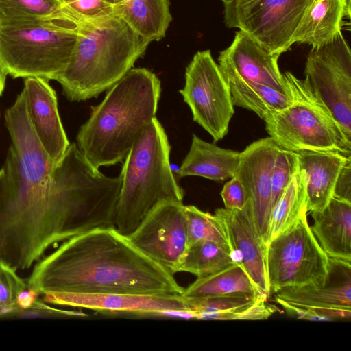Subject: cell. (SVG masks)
Instances as JSON below:
<instances>
[{"mask_svg":"<svg viewBox=\"0 0 351 351\" xmlns=\"http://www.w3.org/2000/svg\"><path fill=\"white\" fill-rule=\"evenodd\" d=\"M189 106L193 119L214 142L228 132L234 113L228 85L210 51H197L185 71V84L179 90Z\"/></svg>","mask_w":351,"mask_h":351,"instance_id":"cell-10","label":"cell"},{"mask_svg":"<svg viewBox=\"0 0 351 351\" xmlns=\"http://www.w3.org/2000/svg\"><path fill=\"white\" fill-rule=\"evenodd\" d=\"M233 264L236 263L229 248L214 242L199 241L189 245L180 272H188L200 278Z\"/></svg>","mask_w":351,"mask_h":351,"instance_id":"cell-28","label":"cell"},{"mask_svg":"<svg viewBox=\"0 0 351 351\" xmlns=\"http://www.w3.org/2000/svg\"><path fill=\"white\" fill-rule=\"evenodd\" d=\"M274 296L303 307L351 310V261L328 257L327 274L322 285L287 287Z\"/></svg>","mask_w":351,"mask_h":351,"instance_id":"cell-19","label":"cell"},{"mask_svg":"<svg viewBox=\"0 0 351 351\" xmlns=\"http://www.w3.org/2000/svg\"><path fill=\"white\" fill-rule=\"evenodd\" d=\"M259 296L261 295L239 293L197 298L184 297L191 311L195 314L196 319L199 314L227 311L251 304Z\"/></svg>","mask_w":351,"mask_h":351,"instance_id":"cell-32","label":"cell"},{"mask_svg":"<svg viewBox=\"0 0 351 351\" xmlns=\"http://www.w3.org/2000/svg\"><path fill=\"white\" fill-rule=\"evenodd\" d=\"M221 196L227 209L241 210L247 202L244 189L235 176L224 184Z\"/></svg>","mask_w":351,"mask_h":351,"instance_id":"cell-36","label":"cell"},{"mask_svg":"<svg viewBox=\"0 0 351 351\" xmlns=\"http://www.w3.org/2000/svg\"><path fill=\"white\" fill-rule=\"evenodd\" d=\"M296 153L305 178L307 212L322 210L332 197L341 169L351 156L330 152Z\"/></svg>","mask_w":351,"mask_h":351,"instance_id":"cell-20","label":"cell"},{"mask_svg":"<svg viewBox=\"0 0 351 351\" xmlns=\"http://www.w3.org/2000/svg\"><path fill=\"white\" fill-rule=\"evenodd\" d=\"M226 81L233 105L254 112L263 120L285 110L292 103L291 95H285L265 85L247 84L235 80Z\"/></svg>","mask_w":351,"mask_h":351,"instance_id":"cell-26","label":"cell"},{"mask_svg":"<svg viewBox=\"0 0 351 351\" xmlns=\"http://www.w3.org/2000/svg\"><path fill=\"white\" fill-rule=\"evenodd\" d=\"M332 197L351 203V160L341 169Z\"/></svg>","mask_w":351,"mask_h":351,"instance_id":"cell-37","label":"cell"},{"mask_svg":"<svg viewBox=\"0 0 351 351\" xmlns=\"http://www.w3.org/2000/svg\"><path fill=\"white\" fill-rule=\"evenodd\" d=\"M280 56L239 29L230 45L219 53L218 65L226 80L263 84L291 95L278 67Z\"/></svg>","mask_w":351,"mask_h":351,"instance_id":"cell-16","label":"cell"},{"mask_svg":"<svg viewBox=\"0 0 351 351\" xmlns=\"http://www.w3.org/2000/svg\"><path fill=\"white\" fill-rule=\"evenodd\" d=\"M78 28L62 7L41 19L0 21V66L13 78L55 80L69 63Z\"/></svg>","mask_w":351,"mask_h":351,"instance_id":"cell-7","label":"cell"},{"mask_svg":"<svg viewBox=\"0 0 351 351\" xmlns=\"http://www.w3.org/2000/svg\"><path fill=\"white\" fill-rule=\"evenodd\" d=\"M63 3L64 2H67V1H73V0H61Z\"/></svg>","mask_w":351,"mask_h":351,"instance_id":"cell-42","label":"cell"},{"mask_svg":"<svg viewBox=\"0 0 351 351\" xmlns=\"http://www.w3.org/2000/svg\"><path fill=\"white\" fill-rule=\"evenodd\" d=\"M311 213V231L328 257L351 261V203L332 197L322 210Z\"/></svg>","mask_w":351,"mask_h":351,"instance_id":"cell-22","label":"cell"},{"mask_svg":"<svg viewBox=\"0 0 351 351\" xmlns=\"http://www.w3.org/2000/svg\"><path fill=\"white\" fill-rule=\"evenodd\" d=\"M282 74L292 103L263 119L269 136L280 148L295 152H330L351 156V140L304 80L289 71Z\"/></svg>","mask_w":351,"mask_h":351,"instance_id":"cell-8","label":"cell"},{"mask_svg":"<svg viewBox=\"0 0 351 351\" xmlns=\"http://www.w3.org/2000/svg\"><path fill=\"white\" fill-rule=\"evenodd\" d=\"M307 211L266 245L265 265L270 293L287 287L320 286L325 280L328 257L307 220Z\"/></svg>","mask_w":351,"mask_h":351,"instance_id":"cell-9","label":"cell"},{"mask_svg":"<svg viewBox=\"0 0 351 351\" xmlns=\"http://www.w3.org/2000/svg\"><path fill=\"white\" fill-rule=\"evenodd\" d=\"M9 264L0 261V317H10L18 310V300L27 289V282Z\"/></svg>","mask_w":351,"mask_h":351,"instance_id":"cell-31","label":"cell"},{"mask_svg":"<svg viewBox=\"0 0 351 351\" xmlns=\"http://www.w3.org/2000/svg\"><path fill=\"white\" fill-rule=\"evenodd\" d=\"M12 138L0 188V261L18 270L30 269L60 243L49 205L55 162L31 125L23 92L6 110Z\"/></svg>","mask_w":351,"mask_h":351,"instance_id":"cell-2","label":"cell"},{"mask_svg":"<svg viewBox=\"0 0 351 351\" xmlns=\"http://www.w3.org/2000/svg\"><path fill=\"white\" fill-rule=\"evenodd\" d=\"M258 0H226L223 2L224 14L233 12L240 8L250 5Z\"/></svg>","mask_w":351,"mask_h":351,"instance_id":"cell-39","label":"cell"},{"mask_svg":"<svg viewBox=\"0 0 351 351\" xmlns=\"http://www.w3.org/2000/svg\"><path fill=\"white\" fill-rule=\"evenodd\" d=\"M267 298L259 296L254 302L239 308L219 313L199 314L196 319L204 320H263L276 311L274 305L267 303Z\"/></svg>","mask_w":351,"mask_h":351,"instance_id":"cell-34","label":"cell"},{"mask_svg":"<svg viewBox=\"0 0 351 351\" xmlns=\"http://www.w3.org/2000/svg\"><path fill=\"white\" fill-rule=\"evenodd\" d=\"M117 14L137 33L152 41L166 34L172 16L169 0H114Z\"/></svg>","mask_w":351,"mask_h":351,"instance_id":"cell-24","label":"cell"},{"mask_svg":"<svg viewBox=\"0 0 351 351\" xmlns=\"http://www.w3.org/2000/svg\"><path fill=\"white\" fill-rule=\"evenodd\" d=\"M279 148L270 136L253 142L240 152L234 175L244 189L257 233L265 246L271 213V171Z\"/></svg>","mask_w":351,"mask_h":351,"instance_id":"cell-15","label":"cell"},{"mask_svg":"<svg viewBox=\"0 0 351 351\" xmlns=\"http://www.w3.org/2000/svg\"><path fill=\"white\" fill-rule=\"evenodd\" d=\"M185 212L189 245L199 241H210L231 250L224 225L217 215L204 212L192 205L185 206Z\"/></svg>","mask_w":351,"mask_h":351,"instance_id":"cell-29","label":"cell"},{"mask_svg":"<svg viewBox=\"0 0 351 351\" xmlns=\"http://www.w3.org/2000/svg\"><path fill=\"white\" fill-rule=\"evenodd\" d=\"M298 169L297 153L280 147L271 171V212Z\"/></svg>","mask_w":351,"mask_h":351,"instance_id":"cell-33","label":"cell"},{"mask_svg":"<svg viewBox=\"0 0 351 351\" xmlns=\"http://www.w3.org/2000/svg\"><path fill=\"white\" fill-rule=\"evenodd\" d=\"M27 285L38 295H182L184 289L116 227L95 228L63 241L34 264Z\"/></svg>","mask_w":351,"mask_h":351,"instance_id":"cell-1","label":"cell"},{"mask_svg":"<svg viewBox=\"0 0 351 351\" xmlns=\"http://www.w3.org/2000/svg\"><path fill=\"white\" fill-rule=\"evenodd\" d=\"M128 237L140 251L170 273L180 272L189 245L185 206L173 200L158 204Z\"/></svg>","mask_w":351,"mask_h":351,"instance_id":"cell-12","label":"cell"},{"mask_svg":"<svg viewBox=\"0 0 351 351\" xmlns=\"http://www.w3.org/2000/svg\"><path fill=\"white\" fill-rule=\"evenodd\" d=\"M239 293L263 295L243 267L233 264L214 274L197 278L184 288L182 295L197 298Z\"/></svg>","mask_w":351,"mask_h":351,"instance_id":"cell-25","label":"cell"},{"mask_svg":"<svg viewBox=\"0 0 351 351\" xmlns=\"http://www.w3.org/2000/svg\"><path fill=\"white\" fill-rule=\"evenodd\" d=\"M62 8L77 21L117 15L114 4L104 0H73L62 3Z\"/></svg>","mask_w":351,"mask_h":351,"instance_id":"cell-35","label":"cell"},{"mask_svg":"<svg viewBox=\"0 0 351 351\" xmlns=\"http://www.w3.org/2000/svg\"><path fill=\"white\" fill-rule=\"evenodd\" d=\"M215 215L224 225L234 263L241 265L261 293L269 298L266 246L257 233L250 204L246 202L241 210L218 208Z\"/></svg>","mask_w":351,"mask_h":351,"instance_id":"cell-17","label":"cell"},{"mask_svg":"<svg viewBox=\"0 0 351 351\" xmlns=\"http://www.w3.org/2000/svg\"><path fill=\"white\" fill-rule=\"evenodd\" d=\"M6 76L7 74L0 66V96L2 95V93L4 90Z\"/></svg>","mask_w":351,"mask_h":351,"instance_id":"cell-40","label":"cell"},{"mask_svg":"<svg viewBox=\"0 0 351 351\" xmlns=\"http://www.w3.org/2000/svg\"><path fill=\"white\" fill-rule=\"evenodd\" d=\"M312 0H258L224 14L229 28L247 33L266 49L281 55L293 44V36Z\"/></svg>","mask_w":351,"mask_h":351,"instance_id":"cell-13","label":"cell"},{"mask_svg":"<svg viewBox=\"0 0 351 351\" xmlns=\"http://www.w3.org/2000/svg\"><path fill=\"white\" fill-rule=\"evenodd\" d=\"M104 1L111 3H113V1H114V0H104Z\"/></svg>","mask_w":351,"mask_h":351,"instance_id":"cell-41","label":"cell"},{"mask_svg":"<svg viewBox=\"0 0 351 351\" xmlns=\"http://www.w3.org/2000/svg\"><path fill=\"white\" fill-rule=\"evenodd\" d=\"M221 1H223V2H225L226 0H221Z\"/></svg>","mask_w":351,"mask_h":351,"instance_id":"cell-43","label":"cell"},{"mask_svg":"<svg viewBox=\"0 0 351 351\" xmlns=\"http://www.w3.org/2000/svg\"><path fill=\"white\" fill-rule=\"evenodd\" d=\"M77 22L71 56L55 79L71 101L97 97L108 90L132 68L151 43L118 15Z\"/></svg>","mask_w":351,"mask_h":351,"instance_id":"cell-4","label":"cell"},{"mask_svg":"<svg viewBox=\"0 0 351 351\" xmlns=\"http://www.w3.org/2000/svg\"><path fill=\"white\" fill-rule=\"evenodd\" d=\"M239 160L240 152L219 147L193 134L177 173L180 178L199 176L223 182L234 176Z\"/></svg>","mask_w":351,"mask_h":351,"instance_id":"cell-23","label":"cell"},{"mask_svg":"<svg viewBox=\"0 0 351 351\" xmlns=\"http://www.w3.org/2000/svg\"><path fill=\"white\" fill-rule=\"evenodd\" d=\"M275 299L277 303L282 306L287 313L297 319L308 321L328 322L325 317L317 314L311 308L294 305L276 298H275Z\"/></svg>","mask_w":351,"mask_h":351,"instance_id":"cell-38","label":"cell"},{"mask_svg":"<svg viewBox=\"0 0 351 351\" xmlns=\"http://www.w3.org/2000/svg\"><path fill=\"white\" fill-rule=\"evenodd\" d=\"M25 79L23 92L31 125L47 154L56 163L70 145L59 114L56 93L47 79Z\"/></svg>","mask_w":351,"mask_h":351,"instance_id":"cell-18","label":"cell"},{"mask_svg":"<svg viewBox=\"0 0 351 351\" xmlns=\"http://www.w3.org/2000/svg\"><path fill=\"white\" fill-rule=\"evenodd\" d=\"M120 176L101 173L70 144L55 164L51 177L49 204L65 240L97 228L115 227L121 187Z\"/></svg>","mask_w":351,"mask_h":351,"instance_id":"cell-5","label":"cell"},{"mask_svg":"<svg viewBox=\"0 0 351 351\" xmlns=\"http://www.w3.org/2000/svg\"><path fill=\"white\" fill-rule=\"evenodd\" d=\"M166 132L154 118L138 137L124 159L120 177L115 227L128 236L158 204L182 202L184 192L170 165Z\"/></svg>","mask_w":351,"mask_h":351,"instance_id":"cell-6","label":"cell"},{"mask_svg":"<svg viewBox=\"0 0 351 351\" xmlns=\"http://www.w3.org/2000/svg\"><path fill=\"white\" fill-rule=\"evenodd\" d=\"M43 300L51 304L79 307L111 314L176 315L186 318L191 311L182 295L47 293ZM195 314V313H194Z\"/></svg>","mask_w":351,"mask_h":351,"instance_id":"cell-14","label":"cell"},{"mask_svg":"<svg viewBox=\"0 0 351 351\" xmlns=\"http://www.w3.org/2000/svg\"><path fill=\"white\" fill-rule=\"evenodd\" d=\"M160 93V80L145 68L131 69L109 88L102 101L91 106L77 135V145L88 162L99 169L124 160L156 118Z\"/></svg>","mask_w":351,"mask_h":351,"instance_id":"cell-3","label":"cell"},{"mask_svg":"<svg viewBox=\"0 0 351 351\" xmlns=\"http://www.w3.org/2000/svg\"><path fill=\"white\" fill-rule=\"evenodd\" d=\"M304 81L351 140V52L342 33L309 51Z\"/></svg>","mask_w":351,"mask_h":351,"instance_id":"cell-11","label":"cell"},{"mask_svg":"<svg viewBox=\"0 0 351 351\" xmlns=\"http://www.w3.org/2000/svg\"><path fill=\"white\" fill-rule=\"evenodd\" d=\"M61 0H0V21L41 19L58 11Z\"/></svg>","mask_w":351,"mask_h":351,"instance_id":"cell-30","label":"cell"},{"mask_svg":"<svg viewBox=\"0 0 351 351\" xmlns=\"http://www.w3.org/2000/svg\"><path fill=\"white\" fill-rule=\"evenodd\" d=\"M350 16V0H312L303 12L293 42L312 48L322 47L341 32L343 19Z\"/></svg>","mask_w":351,"mask_h":351,"instance_id":"cell-21","label":"cell"},{"mask_svg":"<svg viewBox=\"0 0 351 351\" xmlns=\"http://www.w3.org/2000/svg\"><path fill=\"white\" fill-rule=\"evenodd\" d=\"M305 211H307L305 178L299 168L271 210L267 243L292 226Z\"/></svg>","mask_w":351,"mask_h":351,"instance_id":"cell-27","label":"cell"}]
</instances>
